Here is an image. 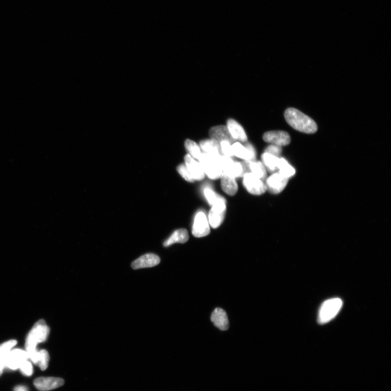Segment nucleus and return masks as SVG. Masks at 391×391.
Masks as SVG:
<instances>
[{
  "label": "nucleus",
  "mask_w": 391,
  "mask_h": 391,
  "mask_svg": "<svg viewBox=\"0 0 391 391\" xmlns=\"http://www.w3.org/2000/svg\"><path fill=\"white\" fill-rule=\"evenodd\" d=\"M285 119L289 125L298 131L313 134L317 132V124L311 117L294 108H290L285 111Z\"/></svg>",
  "instance_id": "nucleus-1"
},
{
  "label": "nucleus",
  "mask_w": 391,
  "mask_h": 391,
  "mask_svg": "<svg viewBox=\"0 0 391 391\" xmlns=\"http://www.w3.org/2000/svg\"><path fill=\"white\" fill-rule=\"evenodd\" d=\"M49 333V329L44 320L36 322L32 330L27 335L26 341V350L28 353L37 350L36 346L39 343L44 342Z\"/></svg>",
  "instance_id": "nucleus-2"
},
{
  "label": "nucleus",
  "mask_w": 391,
  "mask_h": 391,
  "mask_svg": "<svg viewBox=\"0 0 391 391\" xmlns=\"http://www.w3.org/2000/svg\"><path fill=\"white\" fill-rule=\"evenodd\" d=\"M221 156H215L204 153L202 154L199 159L200 164L204 174H206L211 179H219L223 175L220 161Z\"/></svg>",
  "instance_id": "nucleus-3"
},
{
  "label": "nucleus",
  "mask_w": 391,
  "mask_h": 391,
  "mask_svg": "<svg viewBox=\"0 0 391 391\" xmlns=\"http://www.w3.org/2000/svg\"><path fill=\"white\" fill-rule=\"evenodd\" d=\"M343 302L339 298H334L326 301L320 309L318 322L321 325L331 321L338 314L342 308Z\"/></svg>",
  "instance_id": "nucleus-4"
},
{
  "label": "nucleus",
  "mask_w": 391,
  "mask_h": 391,
  "mask_svg": "<svg viewBox=\"0 0 391 391\" xmlns=\"http://www.w3.org/2000/svg\"><path fill=\"white\" fill-rule=\"evenodd\" d=\"M226 212V200L219 196L209 214L208 222L210 226L214 229L219 228L225 219Z\"/></svg>",
  "instance_id": "nucleus-5"
},
{
  "label": "nucleus",
  "mask_w": 391,
  "mask_h": 391,
  "mask_svg": "<svg viewBox=\"0 0 391 391\" xmlns=\"http://www.w3.org/2000/svg\"><path fill=\"white\" fill-rule=\"evenodd\" d=\"M220 161L223 175L234 178L244 175L245 169L243 163L234 162L231 157L223 155L220 157Z\"/></svg>",
  "instance_id": "nucleus-6"
},
{
  "label": "nucleus",
  "mask_w": 391,
  "mask_h": 391,
  "mask_svg": "<svg viewBox=\"0 0 391 391\" xmlns=\"http://www.w3.org/2000/svg\"><path fill=\"white\" fill-rule=\"evenodd\" d=\"M243 184L247 190L252 195L259 196L265 193L267 189L266 184L251 172H247L243 176Z\"/></svg>",
  "instance_id": "nucleus-7"
},
{
  "label": "nucleus",
  "mask_w": 391,
  "mask_h": 391,
  "mask_svg": "<svg viewBox=\"0 0 391 391\" xmlns=\"http://www.w3.org/2000/svg\"><path fill=\"white\" fill-rule=\"evenodd\" d=\"M210 225L207 217L203 212H198L194 219L192 233L196 238L206 237L210 234Z\"/></svg>",
  "instance_id": "nucleus-8"
},
{
  "label": "nucleus",
  "mask_w": 391,
  "mask_h": 391,
  "mask_svg": "<svg viewBox=\"0 0 391 391\" xmlns=\"http://www.w3.org/2000/svg\"><path fill=\"white\" fill-rule=\"evenodd\" d=\"M29 359L26 351L20 349L11 350L5 362V368L11 370L19 369L20 366Z\"/></svg>",
  "instance_id": "nucleus-9"
},
{
  "label": "nucleus",
  "mask_w": 391,
  "mask_h": 391,
  "mask_svg": "<svg viewBox=\"0 0 391 391\" xmlns=\"http://www.w3.org/2000/svg\"><path fill=\"white\" fill-rule=\"evenodd\" d=\"M289 181V179L284 177L279 172L273 174L266 180V187L267 190H269L273 194H278L286 187Z\"/></svg>",
  "instance_id": "nucleus-10"
},
{
  "label": "nucleus",
  "mask_w": 391,
  "mask_h": 391,
  "mask_svg": "<svg viewBox=\"0 0 391 391\" xmlns=\"http://www.w3.org/2000/svg\"><path fill=\"white\" fill-rule=\"evenodd\" d=\"M232 146L234 156L245 161L255 160L256 151L249 142L243 146L239 142H235Z\"/></svg>",
  "instance_id": "nucleus-11"
},
{
  "label": "nucleus",
  "mask_w": 391,
  "mask_h": 391,
  "mask_svg": "<svg viewBox=\"0 0 391 391\" xmlns=\"http://www.w3.org/2000/svg\"><path fill=\"white\" fill-rule=\"evenodd\" d=\"M263 139L268 143L281 147L287 146L291 142L289 133L280 130L265 133L263 135Z\"/></svg>",
  "instance_id": "nucleus-12"
},
{
  "label": "nucleus",
  "mask_w": 391,
  "mask_h": 391,
  "mask_svg": "<svg viewBox=\"0 0 391 391\" xmlns=\"http://www.w3.org/2000/svg\"><path fill=\"white\" fill-rule=\"evenodd\" d=\"M35 388L40 391H48L63 386L64 381L61 378L54 377H41L37 378L34 382Z\"/></svg>",
  "instance_id": "nucleus-13"
},
{
  "label": "nucleus",
  "mask_w": 391,
  "mask_h": 391,
  "mask_svg": "<svg viewBox=\"0 0 391 391\" xmlns=\"http://www.w3.org/2000/svg\"><path fill=\"white\" fill-rule=\"evenodd\" d=\"M160 262L159 257L153 253H147L134 261L132 268L134 270L152 268Z\"/></svg>",
  "instance_id": "nucleus-14"
},
{
  "label": "nucleus",
  "mask_w": 391,
  "mask_h": 391,
  "mask_svg": "<svg viewBox=\"0 0 391 391\" xmlns=\"http://www.w3.org/2000/svg\"><path fill=\"white\" fill-rule=\"evenodd\" d=\"M209 135L211 139H213L219 144L222 141H228L229 143L234 144L235 140L229 132L227 126L221 125L212 127L210 129Z\"/></svg>",
  "instance_id": "nucleus-15"
},
{
  "label": "nucleus",
  "mask_w": 391,
  "mask_h": 391,
  "mask_svg": "<svg viewBox=\"0 0 391 391\" xmlns=\"http://www.w3.org/2000/svg\"><path fill=\"white\" fill-rule=\"evenodd\" d=\"M185 165L194 181H201L205 177V174L200 163L197 162L189 154L184 157Z\"/></svg>",
  "instance_id": "nucleus-16"
},
{
  "label": "nucleus",
  "mask_w": 391,
  "mask_h": 391,
  "mask_svg": "<svg viewBox=\"0 0 391 391\" xmlns=\"http://www.w3.org/2000/svg\"><path fill=\"white\" fill-rule=\"evenodd\" d=\"M211 320L215 327L225 331L228 330L229 324L228 316L224 310L216 308L211 316Z\"/></svg>",
  "instance_id": "nucleus-17"
},
{
  "label": "nucleus",
  "mask_w": 391,
  "mask_h": 391,
  "mask_svg": "<svg viewBox=\"0 0 391 391\" xmlns=\"http://www.w3.org/2000/svg\"><path fill=\"white\" fill-rule=\"evenodd\" d=\"M245 169V173H247V170H249L254 176H256L263 181H264L267 177V172L265 169V167L264 164L259 161H245V162L243 163Z\"/></svg>",
  "instance_id": "nucleus-18"
},
{
  "label": "nucleus",
  "mask_w": 391,
  "mask_h": 391,
  "mask_svg": "<svg viewBox=\"0 0 391 391\" xmlns=\"http://www.w3.org/2000/svg\"><path fill=\"white\" fill-rule=\"evenodd\" d=\"M227 127L235 141L247 142V137L245 130L238 122L233 119H229L227 121Z\"/></svg>",
  "instance_id": "nucleus-19"
},
{
  "label": "nucleus",
  "mask_w": 391,
  "mask_h": 391,
  "mask_svg": "<svg viewBox=\"0 0 391 391\" xmlns=\"http://www.w3.org/2000/svg\"><path fill=\"white\" fill-rule=\"evenodd\" d=\"M189 235L185 229H179L174 232L164 243L163 246L167 247L176 243L185 244L189 240Z\"/></svg>",
  "instance_id": "nucleus-20"
},
{
  "label": "nucleus",
  "mask_w": 391,
  "mask_h": 391,
  "mask_svg": "<svg viewBox=\"0 0 391 391\" xmlns=\"http://www.w3.org/2000/svg\"><path fill=\"white\" fill-rule=\"evenodd\" d=\"M221 188L229 196H234L238 190V185L235 179L223 175L221 177Z\"/></svg>",
  "instance_id": "nucleus-21"
},
{
  "label": "nucleus",
  "mask_w": 391,
  "mask_h": 391,
  "mask_svg": "<svg viewBox=\"0 0 391 391\" xmlns=\"http://www.w3.org/2000/svg\"><path fill=\"white\" fill-rule=\"evenodd\" d=\"M200 147L205 153L219 156L222 155L219 142L213 140L207 139L200 142Z\"/></svg>",
  "instance_id": "nucleus-22"
},
{
  "label": "nucleus",
  "mask_w": 391,
  "mask_h": 391,
  "mask_svg": "<svg viewBox=\"0 0 391 391\" xmlns=\"http://www.w3.org/2000/svg\"><path fill=\"white\" fill-rule=\"evenodd\" d=\"M279 173L284 177L289 179L295 175V169L292 166L287 160L284 158H279L278 164Z\"/></svg>",
  "instance_id": "nucleus-23"
},
{
  "label": "nucleus",
  "mask_w": 391,
  "mask_h": 391,
  "mask_svg": "<svg viewBox=\"0 0 391 391\" xmlns=\"http://www.w3.org/2000/svg\"><path fill=\"white\" fill-rule=\"evenodd\" d=\"M263 164L269 171L274 172L278 169L279 157L268 153H264L262 156Z\"/></svg>",
  "instance_id": "nucleus-24"
},
{
  "label": "nucleus",
  "mask_w": 391,
  "mask_h": 391,
  "mask_svg": "<svg viewBox=\"0 0 391 391\" xmlns=\"http://www.w3.org/2000/svg\"><path fill=\"white\" fill-rule=\"evenodd\" d=\"M185 147L191 157L199 160L202 153L200 147L195 142L187 139L185 142Z\"/></svg>",
  "instance_id": "nucleus-25"
},
{
  "label": "nucleus",
  "mask_w": 391,
  "mask_h": 391,
  "mask_svg": "<svg viewBox=\"0 0 391 391\" xmlns=\"http://www.w3.org/2000/svg\"><path fill=\"white\" fill-rule=\"evenodd\" d=\"M16 344L17 341L16 340H11L0 345V360L3 363L4 366L6 358H7L9 353Z\"/></svg>",
  "instance_id": "nucleus-26"
},
{
  "label": "nucleus",
  "mask_w": 391,
  "mask_h": 391,
  "mask_svg": "<svg viewBox=\"0 0 391 391\" xmlns=\"http://www.w3.org/2000/svg\"><path fill=\"white\" fill-rule=\"evenodd\" d=\"M49 361V356L47 351L45 350L39 351L38 362H37L36 365L39 366L42 371H44L47 368Z\"/></svg>",
  "instance_id": "nucleus-27"
},
{
  "label": "nucleus",
  "mask_w": 391,
  "mask_h": 391,
  "mask_svg": "<svg viewBox=\"0 0 391 391\" xmlns=\"http://www.w3.org/2000/svg\"><path fill=\"white\" fill-rule=\"evenodd\" d=\"M177 171L179 175H181L185 180V181L190 183H193L195 182L194 179L191 177L187 166H186L185 164H183L179 165L177 167Z\"/></svg>",
  "instance_id": "nucleus-28"
},
{
  "label": "nucleus",
  "mask_w": 391,
  "mask_h": 391,
  "mask_svg": "<svg viewBox=\"0 0 391 391\" xmlns=\"http://www.w3.org/2000/svg\"><path fill=\"white\" fill-rule=\"evenodd\" d=\"M221 150L223 156L231 157L234 156L232 146L231 143L228 141H222L220 144Z\"/></svg>",
  "instance_id": "nucleus-29"
},
{
  "label": "nucleus",
  "mask_w": 391,
  "mask_h": 391,
  "mask_svg": "<svg viewBox=\"0 0 391 391\" xmlns=\"http://www.w3.org/2000/svg\"><path fill=\"white\" fill-rule=\"evenodd\" d=\"M204 194L210 206H213L216 202L219 196L217 195L214 191L210 188L205 189Z\"/></svg>",
  "instance_id": "nucleus-30"
},
{
  "label": "nucleus",
  "mask_w": 391,
  "mask_h": 391,
  "mask_svg": "<svg viewBox=\"0 0 391 391\" xmlns=\"http://www.w3.org/2000/svg\"><path fill=\"white\" fill-rule=\"evenodd\" d=\"M21 373L26 376H31L33 374V369L32 364L27 361L24 362L19 368Z\"/></svg>",
  "instance_id": "nucleus-31"
},
{
  "label": "nucleus",
  "mask_w": 391,
  "mask_h": 391,
  "mask_svg": "<svg viewBox=\"0 0 391 391\" xmlns=\"http://www.w3.org/2000/svg\"><path fill=\"white\" fill-rule=\"evenodd\" d=\"M265 153H268L273 156L279 157L282 152V148L281 146L271 145L266 148Z\"/></svg>",
  "instance_id": "nucleus-32"
},
{
  "label": "nucleus",
  "mask_w": 391,
  "mask_h": 391,
  "mask_svg": "<svg viewBox=\"0 0 391 391\" xmlns=\"http://www.w3.org/2000/svg\"><path fill=\"white\" fill-rule=\"evenodd\" d=\"M14 391H28L26 387L23 386H17L14 389Z\"/></svg>",
  "instance_id": "nucleus-33"
},
{
  "label": "nucleus",
  "mask_w": 391,
  "mask_h": 391,
  "mask_svg": "<svg viewBox=\"0 0 391 391\" xmlns=\"http://www.w3.org/2000/svg\"><path fill=\"white\" fill-rule=\"evenodd\" d=\"M4 368H4V366L3 363L2 362L1 360H0V376H1L2 375L3 371V369Z\"/></svg>",
  "instance_id": "nucleus-34"
}]
</instances>
